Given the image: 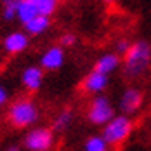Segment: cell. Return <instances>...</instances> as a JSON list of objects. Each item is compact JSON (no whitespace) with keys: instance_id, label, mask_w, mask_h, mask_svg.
<instances>
[{"instance_id":"cell-1","label":"cell","mask_w":151,"mask_h":151,"mask_svg":"<svg viewBox=\"0 0 151 151\" xmlns=\"http://www.w3.org/2000/svg\"><path fill=\"white\" fill-rule=\"evenodd\" d=\"M151 65V44L148 41H136L124 55V73L129 78H137Z\"/></svg>"},{"instance_id":"cell-2","label":"cell","mask_w":151,"mask_h":151,"mask_svg":"<svg viewBox=\"0 0 151 151\" xmlns=\"http://www.w3.org/2000/svg\"><path fill=\"white\" fill-rule=\"evenodd\" d=\"M9 119L14 127H31L39 119V109L32 100L19 99L10 105Z\"/></svg>"},{"instance_id":"cell-3","label":"cell","mask_w":151,"mask_h":151,"mask_svg":"<svg viewBox=\"0 0 151 151\" xmlns=\"http://www.w3.org/2000/svg\"><path fill=\"white\" fill-rule=\"evenodd\" d=\"M102 127V136L105 137V141L110 146H117V144L124 143L132 132V121L129 119L127 114L121 112L119 116L112 117L107 124H104Z\"/></svg>"},{"instance_id":"cell-4","label":"cell","mask_w":151,"mask_h":151,"mask_svg":"<svg viewBox=\"0 0 151 151\" xmlns=\"http://www.w3.org/2000/svg\"><path fill=\"white\" fill-rule=\"evenodd\" d=\"M114 116H116V112H114L112 102L105 95H99L97 93L88 105V112H87L88 121L92 124H95V126H104V124L109 122Z\"/></svg>"},{"instance_id":"cell-5","label":"cell","mask_w":151,"mask_h":151,"mask_svg":"<svg viewBox=\"0 0 151 151\" xmlns=\"http://www.w3.org/2000/svg\"><path fill=\"white\" fill-rule=\"evenodd\" d=\"M24 144L29 151H49L55 144V132L48 127H34L26 134Z\"/></svg>"},{"instance_id":"cell-6","label":"cell","mask_w":151,"mask_h":151,"mask_svg":"<svg viewBox=\"0 0 151 151\" xmlns=\"http://www.w3.org/2000/svg\"><path fill=\"white\" fill-rule=\"evenodd\" d=\"M109 85V75H105L99 70H92L88 75L83 78L82 87L87 93H92V95H97V93H102L104 90L107 88Z\"/></svg>"},{"instance_id":"cell-7","label":"cell","mask_w":151,"mask_h":151,"mask_svg":"<svg viewBox=\"0 0 151 151\" xmlns=\"http://www.w3.org/2000/svg\"><path fill=\"white\" fill-rule=\"evenodd\" d=\"M141 104H143V93H141V90L134 88V87H131V88L124 90V93L121 95V100H119V109L122 114H134L137 112V109L141 107Z\"/></svg>"},{"instance_id":"cell-8","label":"cell","mask_w":151,"mask_h":151,"mask_svg":"<svg viewBox=\"0 0 151 151\" xmlns=\"http://www.w3.org/2000/svg\"><path fill=\"white\" fill-rule=\"evenodd\" d=\"M65 63V51L63 46H51L48 48L41 56V68L48 70V71H56L60 70Z\"/></svg>"},{"instance_id":"cell-9","label":"cell","mask_w":151,"mask_h":151,"mask_svg":"<svg viewBox=\"0 0 151 151\" xmlns=\"http://www.w3.org/2000/svg\"><path fill=\"white\" fill-rule=\"evenodd\" d=\"M29 46V34L22 31H14L10 34L5 36L4 39V49L9 55H19L22 51H26Z\"/></svg>"},{"instance_id":"cell-10","label":"cell","mask_w":151,"mask_h":151,"mask_svg":"<svg viewBox=\"0 0 151 151\" xmlns=\"http://www.w3.org/2000/svg\"><path fill=\"white\" fill-rule=\"evenodd\" d=\"M22 85L29 90V92H36L41 88L42 82H44V71L41 66H27L22 71Z\"/></svg>"},{"instance_id":"cell-11","label":"cell","mask_w":151,"mask_h":151,"mask_svg":"<svg viewBox=\"0 0 151 151\" xmlns=\"http://www.w3.org/2000/svg\"><path fill=\"white\" fill-rule=\"evenodd\" d=\"M119 66H121V55H117V53H105V55H102L95 61V66L93 68L99 70V71H102V73H105V75H110Z\"/></svg>"},{"instance_id":"cell-12","label":"cell","mask_w":151,"mask_h":151,"mask_svg":"<svg viewBox=\"0 0 151 151\" xmlns=\"http://www.w3.org/2000/svg\"><path fill=\"white\" fill-rule=\"evenodd\" d=\"M51 26V22H49V17L48 15H42V14H37L36 17H32L31 21H27L24 24V29H26V32L31 36H39L42 32H46Z\"/></svg>"},{"instance_id":"cell-13","label":"cell","mask_w":151,"mask_h":151,"mask_svg":"<svg viewBox=\"0 0 151 151\" xmlns=\"http://www.w3.org/2000/svg\"><path fill=\"white\" fill-rule=\"evenodd\" d=\"M37 14H39L37 5H36V2H32V0H21V2L17 4L15 17H17L22 24H26L27 21H31V19L36 17Z\"/></svg>"},{"instance_id":"cell-14","label":"cell","mask_w":151,"mask_h":151,"mask_svg":"<svg viewBox=\"0 0 151 151\" xmlns=\"http://www.w3.org/2000/svg\"><path fill=\"white\" fill-rule=\"evenodd\" d=\"M109 146L110 144L105 141L102 134H93L85 141L83 151H109Z\"/></svg>"},{"instance_id":"cell-15","label":"cell","mask_w":151,"mask_h":151,"mask_svg":"<svg viewBox=\"0 0 151 151\" xmlns=\"http://www.w3.org/2000/svg\"><path fill=\"white\" fill-rule=\"evenodd\" d=\"M73 121V112L71 110H61L58 116L55 117V121H53V129L58 131V132H61V131L68 129V126L71 124Z\"/></svg>"},{"instance_id":"cell-16","label":"cell","mask_w":151,"mask_h":151,"mask_svg":"<svg viewBox=\"0 0 151 151\" xmlns=\"http://www.w3.org/2000/svg\"><path fill=\"white\" fill-rule=\"evenodd\" d=\"M0 2H2V15H4V19L5 21H14L17 4L21 0H0Z\"/></svg>"},{"instance_id":"cell-17","label":"cell","mask_w":151,"mask_h":151,"mask_svg":"<svg viewBox=\"0 0 151 151\" xmlns=\"http://www.w3.org/2000/svg\"><path fill=\"white\" fill-rule=\"evenodd\" d=\"M36 5H37V10H39V14L51 17V15L56 12V7H58V0H41V2H37Z\"/></svg>"},{"instance_id":"cell-18","label":"cell","mask_w":151,"mask_h":151,"mask_svg":"<svg viewBox=\"0 0 151 151\" xmlns=\"http://www.w3.org/2000/svg\"><path fill=\"white\" fill-rule=\"evenodd\" d=\"M76 41V36L73 32H65V34L60 37V44H61L63 48H70V46H73Z\"/></svg>"},{"instance_id":"cell-19","label":"cell","mask_w":151,"mask_h":151,"mask_svg":"<svg viewBox=\"0 0 151 151\" xmlns=\"http://www.w3.org/2000/svg\"><path fill=\"white\" fill-rule=\"evenodd\" d=\"M131 44H132V42H131L129 39H119L117 44H116V53H117V55H122L124 56L127 51H129Z\"/></svg>"},{"instance_id":"cell-20","label":"cell","mask_w":151,"mask_h":151,"mask_svg":"<svg viewBox=\"0 0 151 151\" xmlns=\"http://www.w3.org/2000/svg\"><path fill=\"white\" fill-rule=\"evenodd\" d=\"M7 99H9V95H7V90L4 88L2 85H0V107L4 105V104L7 102Z\"/></svg>"},{"instance_id":"cell-21","label":"cell","mask_w":151,"mask_h":151,"mask_svg":"<svg viewBox=\"0 0 151 151\" xmlns=\"http://www.w3.org/2000/svg\"><path fill=\"white\" fill-rule=\"evenodd\" d=\"M7 151H21V150H19V146H9Z\"/></svg>"},{"instance_id":"cell-22","label":"cell","mask_w":151,"mask_h":151,"mask_svg":"<svg viewBox=\"0 0 151 151\" xmlns=\"http://www.w3.org/2000/svg\"><path fill=\"white\" fill-rule=\"evenodd\" d=\"M104 2H105V4H116L117 0H104Z\"/></svg>"},{"instance_id":"cell-23","label":"cell","mask_w":151,"mask_h":151,"mask_svg":"<svg viewBox=\"0 0 151 151\" xmlns=\"http://www.w3.org/2000/svg\"><path fill=\"white\" fill-rule=\"evenodd\" d=\"M32 2H36V4H37V2H41V0H32Z\"/></svg>"}]
</instances>
